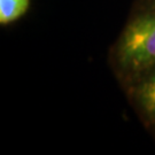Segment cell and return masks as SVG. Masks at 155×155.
Segmentation results:
<instances>
[{
	"label": "cell",
	"mask_w": 155,
	"mask_h": 155,
	"mask_svg": "<svg viewBox=\"0 0 155 155\" xmlns=\"http://www.w3.org/2000/svg\"><path fill=\"white\" fill-rule=\"evenodd\" d=\"M108 63L123 89L155 66V0H137L108 53Z\"/></svg>",
	"instance_id": "6da1fadb"
},
{
	"label": "cell",
	"mask_w": 155,
	"mask_h": 155,
	"mask_svg": "<svg viewBox=\"0 0 155 155\" xmlns=\"http://www.w3.org/2000/svg\"><path fill=\"white\" fill-rule=\"evenodd\" d=\"M123 90L140 122L155 136V66Z\"/></svg>",
	"instance_id": "7a4b0ae2"
},
{
	"label": "cell",
	"mask_w": 155,
	"mask_h": 155,
	"mask_svg": "<svg viewBox=\"0 0 155 155\" xmlns=\"http://www.w3.org/2000/svg\"><path fill=\"white\" fill-rule=\"evenodd\" d=\"M30 0H0V24L2 27L17 21L28 12Z\"/></svg>",
	"instance_id": "3957f363"
}]
</instances>
